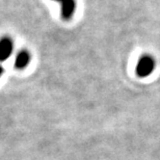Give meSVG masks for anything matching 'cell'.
Masks as SVG:
<instances>
[{"label": "cell", "mask_w": 160, "mask_h": 160, "mask_svg": "<svg viewBox=\"0 0 160 160\" xmlns=\"http://www.w3.org/2000/svg\"><path fill=\"white\" fill-rule=\"evenodd\" d=\"M14 49V44L9 38H2L0 40V62H4L11 56Z\"/></svg>", "instance_id": "7a4b0ae2"}, {"label": "cell", "mask_w": 160, "mask_h": 160, "mask_svg": "<svg viewBox=\"0 0 160 160\" xmlns=\"http://www.w3.org/2000/svg\"><path fill=\"white\" fill-rule=\"evenodd\" d=\"M155 67H156L155 58L152 55L146 54V55H142L138 59V62L136 65V74L138 77L142 78L148 77V76H150L154 72Z\"/></svg>", "instance_id": "6da1fadb"}, {"label": "cell", "mask_w": 160, "mask_h": 160, "mask_svg": "<svg viewBox=\"0 0 160 160\" xmlns=\"http://www.w3.org/2000/svg\"><path fill=\"white\" fill-rule=\"evenodd\" d=\"M3 74V68L2 67H0V76H1Z\"/></svg>", "instance_id": "5b68a950"}, {"label": "cell", "mask_w": 160, "mask_h": 160, "mask_svg": "<svg viewBox=\"0 0 160 160\" xmlns=\"http://www.w3.org/2000/svg\"><path fill=\"white\" fill-rule=\"evenodd\" d=\"M29 62H30V55H29V53H28V51L22 50L17 54V56H16L15 67L20 70L24 69L28 66Z\"/></svg>", "instance_id": "277c9868"}, {"label": "cell", "mask_w": 160, "mask_h": 160, "mask_svg": "<svg viewBox=\"0 0 160 160\" xmlns=\"http://www.w3.org/2000/svg\"><path fill=\"white\" fill-rule=\"evenodd\" d=\"M55 1H57V2H60V3H62V2L63 1V0H55Z\"/></svg>", "instance_id": "8992f818"}, {"label": "cell", "mask_w": 160, "mask_h": 160, "mask_svg": "<svg viewBox=\"0 0 160 160\" xmlns=\"http://www.w3.org/2000/svg\"><path fill=\"white\" fill-rule=\"evenodd\" d=\"M60 4H62V17L65 20L71 19L76 9V1L75 0H63Z\"/></svg>", "instance_id": "3957f363"}]
</instances>
